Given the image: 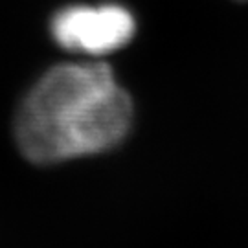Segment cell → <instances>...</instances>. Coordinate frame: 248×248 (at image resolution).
<instances>
[{
	"label": "cell",
	"mask_w": 248,
	"mask_h": 248,
	"mask_svg": "<svg viewBox=\"0 0 248 248\" xmlns=\"http://www.w3.org/2000/svg\"><path fill=\"white\" fill-rule=\"evenodd\" d=\"M133 124V103L103 62H66L48 70L20 103L18 149L55 164L114 147Z\"/></svg>",
	"instance_id": "cell-1"
},
{
	"label": "cell",
	"mask_w": 248,
	"mask_h": 248,
	"mask_svg": "<svg viewBox=\"0 0 248 248\" xmlns=\"http://www.w3.org/2000/svg\"><path fill=\"white\" fill-rule=\"evenodd\" d=\"M136 31L131 11L116 4L74 6L52 20L53 39L66 50L103 55L124 48Z\"/></svg>",
	"instance_id": "cell-2"
}]
</instances>
